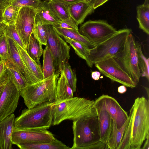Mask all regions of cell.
<instances>
[{
    "label": "cell",
    "instance_id": "8992f818",
    "mask_svg": "<svg viewBox=\"0 0 149 149\" xmlns=\"http://www.w3.org/2000/svg\"><path fill=\"white\" fill-rule=\"evenodd\" d=\"M130 29H119L110 37L91 49L87 63L91 68L95 63L114 57L123 49L128 35Z\"/></svg>",
    "mask_w": 149,
    "mask_h": 149
},
{
    "label": "cell",
    "instance_id": "f35d334b",
    "mask_svg": "<svg viewBox=\"0 0 149 149\" xmlns=\"http://www.w3.org/2000/svg\"><path fill=\"white\" fill-rule=\"evenodd\" d=\"M12 1L6 0L0 2V22L3 21V14L5 8L11 4Z\"/></svg>",
    "mask_w": 149,
    "mask_h": 149
},
{
    "label": "cell",
    "instance_id": "5b68a950",
    "mask_svg": "<svg viewBox=\"0 0 149 149\" xmlns=\"http://www.w3.org/2000/svg\"><path fill=\"white\" fill-rule=\"evenodd\" d=\"M59 74L26 86L19 91L25 105L31 108L43 103L55 102L56 89Z\"/></svg>",
    "mask_w": 149,
    "mask_h": 149
},
{
    "label": "cell",
    "instance_id": "9a60e30c",
    "mask_svg": "<svg viewBox=\"0 0 149 149\" xmlns=\"http://www.w3.org/2000/svg\"><path fill=\"white\" fill-rule=\"evenodd\" d=\"M9 59L15 66L26 81L27 85L32 84L40 81L26 67L19 54L16 44L8 37ZM27 85V86H28Z\"/></svg>",
    "mask_w": 149,
    "mask_h": 149
},
{
    "label": "cell",
    "instance_id": "7dc6e473",
    "mask_svg": "<svg viewBox=\"0 0 149 149\" xmlns=\"http://www.w3.org/2000/svg\"><path fill=\"white\" fill-rule=\"evenodd\" d=\"M86 2L88 3L91 5L93 6V4L94 3L96 0H83Z\"/></svg>",
    "mask_w": 149,
    "mask_h": 149
},
{
    "label": "cell",
    "instance_id": "277c9868",
    "mask_svg": "<svg viewBox=\"0 0 149 149\" xmlns=\"http://www.w3.org/2000/svg\"><path fill=\"white\" fill-rule=\"evenodd\" d=\"M55 102H46L23 110L15 118L14 127L21 129H48L52 124Z\"/></svg>",
    "mask_w": 149,
    "mask_h": 149
},
{
    "label": "cell",
    "instance_id": "f1b7e54d",
    "mask_svg": "<svg viewBox=\"0 0 149 149\" xmlns=\"http://www.w3.org/2000/svg\"><path fill=\"white\" fill-rule=\"evenodd\" d=\"M43 55L42 72L43 79H45L54 75L55 69L53 57L47 45L43 50Z\"/></svg>",
    "mask_w": 149,
    "mask_h": 149
},
{
    "label": "cell",
    "instance_id": "cb8c5ba5",
    "mask_svg": "<svg viewBox=\"0 0 149 149\" xmlns=\"http://www.w3.org/2000/svg\"><path fill=\"white\" fill-rule=\"evenodd\" d=\"M53 27L54 30L60 36L63 37H66L77 41L84 45L90 50L94 48L96 45L90 41L86 37L80 34L78 31L54 26Z\"/></svg>",
    "mask_w": 149,
    "mask_h": 149
},
{
    "label": "cell",
    "instance_id": "603a6c76",
    "mask_svg": "<svg viewBox=\"0 0 149 149\" xmlns=\"http://www.w3.org/2000/svg\"><path fill=\"white\" fill-rule=\"evenodd\" d=\"M127 122V119L121 127L118 129L115 123L112 120L111 133L106 144V149H118L122 140Z\"/></svg>",
    "mask_w": 149,
    "mask_h": 149
},
{
    "label": "cell",
    "instance_id": "60d3db41",
    "mask_svg": "<svg viewBox=\"0 0 149 149\" xmlns=\"http://www.w3.org/2000/svg\"><path fill=\"white\" fill-rule=\"evenodd\" d=\"M51 1L60 3L68 5H70L81 1V0H49Z\"/></svg>",
    "mask_w": 149,
    "mask_h": 149
},
{
    "label": "cell",
    "instance_id": "ac0fdd59",
    "mask_svg": "<svg viewBox=\"0 0 149 149\" xmlns=\"http://www.w3.org/2000/svg\"><path fill=\"white\" fill-rule=\"evenodd\" d=\"M93 6L83 0L69 6L70 15L77 26L82 23L86 17L94 12Z\"/></svg>",
    "mask_w": 149,
    "mask_h": 149
},
{
    "label": "cell",
    "instance_id": "ab89813d",
    "mask_svg": "<svg viewBox=\"0 0 149 149\" xmlns=\"http://www.w3.org/2000/svg\"><path fill=\"white\" fill-rule=\"evenodd\" d=\"M54 26L59 28L68 29L76 31H78V29H77L70 25L61 21H60L59 23L57 26Z\"/></svg>",
    "mask_w": 149,
    "mask_h": 149
},
{
    "label": "cell",
    "instance_id": "ffe728a7",
    "mask_svg": "<svg viewBox=\"0 0 149 149\" xmlns=\"http://www.w3.org/2000/svg\"><path fill=\"white\" fill-rule=\"evenodd\" d=\"M60 75L58 79L55 103H58L63 100L72 98L73 93L69 84L63 70L60 72Z\"/></svg>",
    "mask_w": 149,
    "mask_h": 149
},
{
    "label": "cell",
    "instance_id": "d6a6232c",
    "mask_svg": "<svg viewBox=\"0 0 149 149\" xmlns=\"http://www.w3.org/2000/svg\"><path fill=\"white\" fill-rule=\"evenodd\" d=\"M32 34L42 45H47V35L45 25L42 24L40 21H35V28Z\"/></svg>",
    "mask_w": 149,
    "mask_h": 149
},
{
    "label": "cell",
    "instance_id": "ee69618b",
    "mask_svg": "<svg viewBox=\"0 0 149 149\" xmlns=\"http://www.w3.org/2000/svg\"><path fill=\"white\" fill-rule=\"evenodd\" d=\"M100 73L98 71H95L92 72H91V77L95 80H98L100 76Z\"/></svg>",
    "mask_w": 149,
    "mask_h": 149
},
{
    "label": "cell",
    "instance_id": "4316f807",
    "mask_svg": "<svg viewBox=\"0 0 149 149\" xmlns=\"http://www.w3.org/2000/svg\"><path fill=\"white\" fill-rule=\"evenodd\" d=\"M5 63L9 79L12 81L17 90L20 91L28 85L26 81L10 60L8 59Z\"/></svg>",
    "mask_w": 149,
    "mask_h": 149
},
{
    "label": "cell",
    "instance_id": "30bf717a",
    "mask_svg": "<svg viewBox=\"0 0 149 149\" xmlns=\"http://www.w3.org/2000/svg\"><path fill=\"white\" fill-rule=\"evenodd\" d=\"M94 64L101 73L112 81L132 88L136 87L137 85L120 67L114 57Z\"/></svg>",
    "mask_w": 149,
    "mask_h": 149
},
{
    "label": "cell",
    "instance_id": "1f68e13d",
    "mask_svg": "<svg viewBox=\"0 0 149 149\" xmlns=\"http://www.w3.org/2000/svg\"><path fill=\"white\" fill-rule=\"evenodd\" d=\"M20 8L11 4L5 9L3 14V22L7 25L15 24Z\"/></svg>",
    "mask_w": 149,
    "mask_h": 149
},
{
    "label": "cell",
    "instance_id": "5bb4252c",
    "mask_svg": "<svg viewBox=\"0 0 149 149\" xmlns=\"http://www.w3.org/2000/svg\"><path fill=\"white\" fill-rule=\"evenodd\" d=\"M95 101L104 108L118 129L121 127L127 120V113L114 98L108 95H102Z\"/></svg>",
    "mask_w": 149,
    "mask_h": 149
},
{
    "label": "cell",
    "instance_id": "7c38bea8",
    "mask_svg": "<svg viewBox=\"0 0 149 149\" xmlns=\"http://www.w3.org/2000/svg\"><path fill=\"white\" fill-rule=\"evenodd\" d=\"M54 135L47 129H21L14 127L12 141L13 144L21 143L49 142L56 139Z\"/></svg>",
    "mask_w": 149,
    "mask_h": 149
},
{
    "label": "cell",
    "instance_id": "681fc988",
    "mask_svg": "<svg viewBox=\"0 0 149 149\" xmlns=\"http://www.w3.org/2000/svg\"><path fill=\"white\" fill-rule=\"evenodd\" d=\"M6 0H0V2H2V1H6Z\"/></svg>",
    "mask_w": 149,
    "mask_h": 149
},
{
    "label": "cell",
    "instance_id": "6da1fadb",
    "mask_svg": "<svg viewBox=\"0 0 149 149\" xmlns=\"http://www.w3.org/2000/svg\"><path fill=\"white\" fill-rule=\"evenodd\" d=\"M127 122L118 149H140L149 136V102L138 97L130 110Z\"/></svg>",
    "mask_w": 149,
    "mask_h": 149
},
{
    "label": "cell",
    "instance_id": "83f0119b",
    "mask_svg": "<svg viewBox=\"0 0 149 149\" xmlns=\"http://www.w3.org/2000/svg\"><path fill=\"white\" fill-rule=\"evenodd\" d=\"M25 50L32 59L38 64L41 65L40 59L43 52L42 45L34 37L33 34L30 38Z\"/></svg>",
    "mask_w": 149,
    "mask_h": 149
},
{
    "label": "cell",
    "instance_id": "e575fe53",
    "mask_svg": "<svg viewBox=\"0 0 149 149\" xmlns=\"http://www.w3.org/2000/svg\"><path fill=\"white\" fill-rule=\"evenodd\" d=\"M5 33L8 37L12 39L17 44L25 50V46L15 29V24L7 25Z\"/></svg>",
    "mask_w": 149,
    "mask_h": 149
},
{
    "label": "cell",
    "instance_id": "9c48e42d",
    "mask_svg": "<svg viewBox=\"0 0 149 149\" xmlns=\"http://www.w3.org/2000/svg\"><path fill=\"white\" fill-rule=\"evenodd\" d=\"M117 31L112 25L103 20H89L82 24L78 32L96 45L105 41Z\"/></svg>",
    "mask_w": 149,
    "mask_h": 149
},
{
    "label": "cell",
    "instance_id": "f6af8a7d",
    "mask_svg": "<svg viewBox=\"0 0 149 149\" xmlns=\"http://www.w3.org/2000/svg\"><path fill=\"white\" fill-rule=\"evenodd\" d=\"M127 90L126 87L123 85L119 86L118 89V92L120 94L125 93L127 91Z\"/></svg>",
    "mask_w": 149,
    "mask_h": 149
},
{
    "label": "cell",
    "instance_id": "bcb514c9",
    "mask_svg": "<svg viewBox=\"0 0 149 149\" xmlns=\"http://www.w3.org/2000/svg\"><path fill=\"white\" fill-rule=\"evenodd\" d=\"M144 143L143 147V149H149V136H148L144 141Z\"/></svg>",
    "mask_w": 149,
    "mask_h": 149
},
{
    "label": "cell",
    "instance_id": "8fae6325",
    "mask_svg": "<svg viewBox=\"0 0 149 149\" xmlns=\"http://www.w3.org/2000/svg\"><path fill=\"white\" fill-rule=\"evenodd\" d=\"M36 12L37 9L29 7H22L15 21V29L26 48L35 28Z\"/></svg>",
    "mask_w": 149,
    "mask_h": 149
},
{
    "label": "cell",
    "instance_id": "52a82bcc",
    "mask_svg": "<svg viewBox=\"0 0 149 149\" xmlns=\"http://www.w3.org/2000/svg\"><path fill=\"white\" fill-rule=\"evenodd\" d=\"M136 41L131 33L128 36L122 49L113 57L120 67L137 84L141 75Z\"/></svg>",
    "mask_w": 149,
    "mask_h": 149
},
{
    "label": "cell",
    "instance_id": "2e32d148",
    "mask_svg": "<svg viewBox=\"0 0 149 149\" xmlns=\"http://www.w3.org/2000/svg\"><path fill=\"white\" fill-rule=\"evenodd\" d=\"M94 106L98 120L101 141L106 144L111 133L112 120L109 113L102 106L95 101Z\"/></svg>",
    "mask_w": 149,
    "mask_h": 149
},
{
    "label": "cell",
    "instance_id": "74e56055",
    "mask_svg": "<svg viewBox=\"0 0 149 149\" xmlns=\"http://www.w3.org/2000/svg\"><path fill=\"white\" fill-rule=\"evenodd\" d=\"M9 80L8 70L5 62L0 61V86L6 84Z\"/></svg>",
    "mask_w": 149,
    "mask_h": 149
},
{
    "label": "cell",
    "instance_id": "d4e9b609",
    "mask_svg": "<svg viewBox=\"0 0 149 149\" xmlns=\"http://www.w3.org/2000/svg\"><path fill=\"white\" fill-rule=\"evenodd\" d=\"M17 45L21 57L28 69L40 81L44 79L41 65L32 59L25 50L18 45Z\"/></svg>",
    "mask_w": 149,
    "mask_h": 149
},
{
    "label": "cell",
    "instance_id": "7a4b0ae2",
    "mask_svg": "<svg viewBox=\"0 0 149 149\" xmlns=\"http://www.w3.org/2000/svg\"><path fill=\"white\" fill-rule=\"evenodd\" d=\"M73 144L71 149H106L101 142L97 113L72 122Z\"/></svg>",
    "mask_w": 149,
    "mask_h": 149
},
{
    "label": "cell",
    "instance_id": "b9f144b4",
    "mask_svg": "<svg viewBox=\"0 0 149 149\" xmlns=\"http://www.w3.org/2000/svg\"><path fill=\"white\" fill-rule=\"evenodd\" d=\"M108 0H96L93 4V8L95 9L97 8L102 5Z\"/></svg>",
    "mask_w": 149,
    "mask_h": 149
},
{
    "label": "cell",
    "instance_id": "d590c367",
    "mask_svg": "<svg viewBox=\"0 0 149 149\" xmlns=\"http://www.w3.org/2000/svg\"><path fill=\"white\" fill-rule=\"evenodd\" d=\"M41 0H13L11 5L20 8L24 7H29L37 9L42 3Z\"/></svg>",
    "mask_w": 149,
    "mask_h": 149
},
{
    "label": "cell",
    "instance_id": "ba28073f",
    "mask_svg": "<svg viewBox=\"0 0 149 149\" xmlns=\"http://www.w3.org/2000/svg\"><path fill=\"white\" fill-rule=\"evenodd\" d=\"M45 26L47 35V45L53 57L55 74H59L70 58V47L56 31L52 25Z\"/></svg>",
    "mask_w": 149,
    "mask_h": 149
},
{
    "label": "cell",
    "instance_id": "44dd1931",
    "mask_svg": "<svg viewBox=\"0 0 149 149\" xmlns=\"http://www.w3.org/2000/svg\"><path fill=\"white\" fill-rule=\"evenodd\" d=\"M49 7L57 17L61 21L65 22L78 29V27L72 18L69 10V6L60 3L48 0Z\"/></svg>",
    "mask_w": 149,
    "mask_h": 149
},
{
    "label": "cell",
    "instance_id": "3957f363",
    "mask_svg": "<svg viewBox=\"0 0 149 149\" xmlns=\"http://www.w3.org/2000/svg\"><path fill=\"white\" fill-rule=\"evenodd\" d=\"M94 102L84 97H73L54 103L52 125H58L65 120L73 121L96 113Z\"/></svg>",
    "mask_w": 149,
    "mask_h": 149
},
{
    "label": "cell",
    "instance_id": "e0dca14e",
    "mask_svg": "<svg viewBox=\"0 0 149 149\" xmlns=\"http://www.w3.org/2000/svg\"><path fill=\"white\" fill-rule=\"evenodd\" d=\"M15 116L13 113L0 121V149H11Z\"/></svg>",
    "mask_w": 149,
    "mask_h": 149
},
{
    "label": "cell",
    "instance_id": "f907efd6",
    "mask_svg": "<svg viewBox=\"0 0 149 149\" xmlns=\"http://www.w3.org/2000/svg\"><path fill=\"white\" fill-rule=\"evenodd\" d=\"M1 58L0 57V61H1Z\"/></svg>",
    "mask_w": 149,
    "mask_h": 149
},
{
    "label": "cell",
    "instance_id": "484cf974",
    "mask_svg": "<svg viewBox=\"0 0 149 149\" xmlns=\"http://www.w3.org/2000/svg\"><path fill=\"white\" fill-rule=\"evenodd\" d=\"M149 0H145L143 4L136 7L137 19L139 28L149 34Z\"/></svg>",
    "mask_w": 149,
    "mask_h": 149
},
{
    "label": "cell",
    "instance_id": "c3c4849f",
    "mask_svg": "<svg viewBox=\"0 0 149 149\" xmlns=\"http://www.w3.org/2000/svg\"><path fill=\"white\" fill-rule=\"evenodd\" d=\"M5 84L2 85L0 86V97L2 92Z\"/></svg>",
    "mask_w": 149,
    "mask_h": 149
},
{
    "label": "cell",
    "instance_id": "7402d4cb",
    "mask_svg": "<svg viewBox=\"0 0 149 149\" xmlns=\"http://www.w3.org/2000/svg\"><path fill=\"white\" fill-rule=\"evenodd\" d=\"M21 149H69L65 144L56 139L49 142L42 143H21L16 145Z\"/></svg>",
    "mask_w": 149,
    "mask_h": 149
},
{
    "label": "cell",
    "instance_id": "8d00e7d4",
    "mask_svg": "<svg viewBox=\"0 0 149 149\" xmlns=\"http://www.w3.org/2000/svg\"><path fill=\"white\" fill-rule=\"evenodd\" d=\"M0 57L5 62L9 58L8 37L5 33L0 37Z\"/></svg>",
    "mask_w": 149,
    "mask_h": 149
},
{
    "label": "cell",
    "instance_id": "7bdbcfd3",
    "mask_svg": "<svg viewBox=\"0 0 149 149\" xmlns=\"http://www.w3.org/2000/svg\"><path fill=\"white\" fill-rule=\"evenodd\" d=\"M7 25L3 21L0 22V37L5 33Z\"/></svg>",
    "mask_w": 149,
    "mask_h": 149
},
{
    "label": "cell",
    "instance_id": "4fadbf2b",
    "mask_svg": "<svg viewBox=\"0 0 149 149\" xmlns=\"http://www.w3.org/2000/svg\"><path fill=\"white\" fill-rule=\"evenodd\" d=\"M20 96L19 91L9 79L0 97V121L13 113L17 107Z\"/></svg>",
    "mask_w": 149,
    "mask_h": 149
},
{
    "label": "cell",
    "instance_id": "836d02e7",
    "mask_svg": "<svg viewBox=\"0 0 149 149\" xmlns=\"http://www.w3.org/2000/svg\"><path fill=\"white\" fill-rule=\"evenodd\" d=\"M66 79L74 92L76 91L77 79L75 72L68 62L66 63L63 69Z\"/></svg>",
    "mask_w": 149,
    "mask_h": 149
},
{
    "label": "cell",
    "instance_id": "4dcf8cb0",
    "mask_svg": "<svg viewBox=\"0 0 149 149\" xmlns=\"http://www.w3.org/2000/svg\"><path fill=\"white\" fill-rule=\"evenodd\" d=\"M63 37L74 49L75 53L80 58L84 60L87 63L90 49L81 43L66 37Z\"/></svg>",
    "mask_w": 149,
    "mask_h": 149
},
{
    "label": "cell",
    "instance_id": "816d5d0a",
    "mask_svg": "<svg viewBox=\"0 0 149 149\" xmlns=\"http://www.w3.org/2000/svg\"></svg>",
    "mask_w": 149,
    "mask_h": 149
},
{
    "label": "cell",
    "instance_id": "d6986e66",
    "mask_svg": "<svg viewBox=\"0 0 149 149\" xmlns=\"http://www.w3.org/2000/svg\"><path fill=\"white\" fill-rule=\"evenodd\" d=\"M35 21H40L43 25H49L53 26H57L60 20L49 7L47 1L42 2L37 9Z\"/></svg>",
    "mask_w": 149,
    "mask_h": 149
},
{
    "label": "cell",
    "instance_id": "f546056e",
    "mask_svg": "<svg viewBox=\"0 0 149 149\" xmlns=\"http://www.w3.org/2000/svg\"><path fill=\"white\" fill-rule=\"evenodd\" d=\"M138 56V66L141 77H145L149 79V58H147L143 54L141 44L136 41Z\"/></svg>",
    "mask_w": 149,
    "mask_h": 149
}]
</instances>
